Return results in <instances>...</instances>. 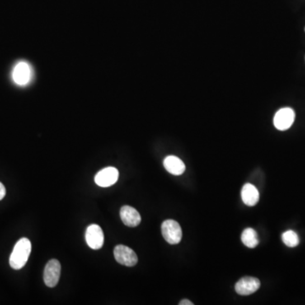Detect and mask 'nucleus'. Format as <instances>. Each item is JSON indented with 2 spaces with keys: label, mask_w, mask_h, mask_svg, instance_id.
I'll return each mask as SVG.
<instances>
[{
  "label": "nucleus",
  "mask_w": 305,
  "mask_h": 305,
  "mask_svg": "<svg viewBox=\"0 0 305 305\" xmlns=\"http://www.w3.org/2000/svg\"><path fill=\"white\" fill-rule=\"evenodd\" d=\"M33 68L25 61L18 62L13 69L12 80L18 86H26L33 80Z\"/></svg>",
  "instance_id": "2"
},
{
  "label": "nucleus",
  "mask_w": 305,
  "mask_h": 305,
  "mask_svg": "<svg viewBox=\"0 0 305 305\" xmlns=\"http://www.w3.org/2000/svg\"><path fill=\"white\" fill-rule=\"evenodd\" d=\"M119 216L123 223L129 227H136L142 221L139 212L131 206L125 205L121 207Z\"/></svg>",
  "instance_id": "10"
},
{
  "label": "nucleus",
  "mask_w": 305,
  "mask_h": 305,
  "mask_svg": "<svg viewBox=\"0 0 305 305\" xmlns=\"http://www.w3.org/2000/svg\"><path fill=\"white\" fill-rule=\"evenodd\" d=\"M60 263L57 259H51L46 264L43 272V280L46 286L48 287H54L58 284L60 277Z\"/></svg>",
  "instance_id": "5"
},
{
  "label": "nucleus",
  "mask_w": 305,
  "mask_h": 305,
  "mask_svg": "<svg viewBox=\"0 0 305 305\" xmlns=\"http://www.w3.org/2000/svg\"><path fill=\"white\" fill-rule=\"evenodd\" d=\"M304 30H305V29H304Z\"/></svg>",
  "instance_id": "17"
},
{
  "label": "nucleus",
  "mask_w": 305,
  "mask_h": 305,
  "mask_svg": "<svg viewBox=\"0 0 305 305\" xmlns=\"http://www.w3.org/2000/svg\"><path fill=\"white\" fill-rule=\"evenodd\" d=\"M295 119V112L291 108H282L276 113L274 126L280 131H286L292 127Z\"/></svg>",
  "instance_id": "6"
},
{
  "label": "nucleus",
  "mask_w": 305,
  "mask_h": 305,
  "mask_svg": "<svg viewBox=\"0 0 305 305\" xmlns=\"http://www.w3.org/2000/svg\"><path fill=\"white\" fill-rule=\"evenodd\" d=\"M260 287V282L258 278L244 277L239 280L235 285V290L239 295L248 296L257 292Z\"/></svg>",
  "instance_id": "9"
},
{
  "label": "nucleus",
  "mask_w": 305,
  "mask_h": 305,
  "mask_svg": "<svg viewBox=\"0 0 305 305\" xmlns=\"http://www.w3.org/2000/svg\"><path fill=\"white\" fill-rule=\"evenodd\" d=\"M241 199L246 205L252 206L256 205L259 199V191L256 187L252 185L250 183H246L242 187L241 189Z\"/></svg>",
  "instance_id": "12"
},
{
  "label": "nucleus",
  "mask_w": 305,
  "mask_h": 305,
  "mask_svg": "<svg viewBox=\"0 0 305 305\" xmlns=\"http://www.w3.org/2000/svg\"><path fill=\"white\" fill-rule=\"evenodd\" d=\"M164 166L168 172L174 175H182L186 170L185 164L182 160L173 155L165 158L164 160Z\"/></svg>",
  "instance_id": "11"
},
{
  "label": "nucleus",
  "mask_w": 305,
  "mask_h": 305,
  "mask_svg": "<svg viewBox=\"0 0 305 305\" xmlns=\"http://www.w3.org/2000/svg\"><path fill=\"white\" fill-rule=\"evenodd\" d=\"M119 178V171L116 168L106 167L97 173L94 180L97 185L102 188H108L116 183Z\"/></svg>",
  "instance_id": "8"
},
{
  "label": "nucleus",
  "mask_w": 305,
  "mask_h": 305,
  "mask_svg": "<svg viewBox=\"0 0 305 305\" xmlns=\"http://www.w3.org/2000/svg\"><path fill=\"white\" fill-rule=\"evenodd\" d=\"M179 305H193V302H191L190 300L183 299L179 302Z\"/></svg>",
  "instance_id": "16"
},
{
  "label": "nucleus",
  "mask_w": 305,
  "mask_h": 305,
  "mask_svg": "<svg viewBox=\"0 0 305 305\" xmlns=\"http://www.w3.org/2000/svg\"><path fill=\"white\" fill-rule=\"evenodd\" d=\"M6 194V189L2 182H0V200H2L3 198H5Z\"/></svg>",
  "instance_id": "15"
},
{
  "label": "nucleus",
  "mask_w": 305,
  "mask_h": 305,
  "mask_svg": "<svg viewBox=\"0 0 305 305\" xmlns=\"http://www.w3.org/2000/svg\"><path fill=\"white\" fill-rule=\"evenodd\" d=\"M114 259L119 264L125 266L132 267L137 263V254L129 247L117 245L114 249Z\"/></svg>",
  "instance_id": "4"
},
{
  "label": "nucleus",
  "mask_w": 305,
  "mask_h": 305,
  "mask_svg": "<svg viewBox=\"0 0 305 305\" xmlns=\"http://www.w3.org/2000/svg\"><path fill=\"white\" fill-rule=\"evenodd\" d=\"M241 239L242 243L249 249H254L259 245L258 234L253 228L245 229L241 233Z\"/></svg>",
  "instance_id": "13"
},
{
  "label": "nucleus",
  "mask_w": 305,
  "mask_h": 305,
  "mask_svg": "<svg viewBox=\"0 0 305 305\" xmlns=\"http://www.w3.org/2000/svg\"><path fill=\"white\" fill-rule=\"evenodd\" d=\"M282 241L289 248H294L299 244V237L294 231H285L282 236Z\"/></svg>",
  "instance_id": "14"
},
{
  "label": "nucleus",
  "mask_w": 305,
  "mask_h": 305,
  "mask_svg": "<svg viewBox=\"0 0 305 305\" xmlns=\"http://www.w3.org/2000/svg\"><path fill=\"white\" fill-rule=\"evenodd\" d=\"M161 231L165 241L172 245L179 243L182 237L181 227L177 221L174 220H166L164 221L161 226Z\"/></svg>",
  "instance_id": "3"
},
{
  "label": "nucleus",
  "mask_w": 305,
  "mask_h": 305,
  "mask_svg": "<svg viewBox=\"0 0 305 305\" xmlns=\"http://www.w3.org/2000/svg\"><path fill=\"white\" fill-rule=\"evenodd\" d=\"M32 251L30 240L25 237L16 242L10 257V265L14 269H20L25 266Z\"/></svg>",
  "instance_id": "1"
},
{
  "label": "nucleus",
  "mask_w": 305,
  "mask_h": 305,
  "mask_svg": "<svg viewBox=\"0 0 305 305\" xmlns=\"http://www.w3.org/2000/svg\"><path fill=\"white\" fill-rule=\"evenodd\" d=\"M104 236L103 230L99 225L93 224L86 228V241L92 249H101L104 245Z\"/></svg>",
  "instance_id": "7"
}]
</instances>
